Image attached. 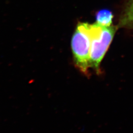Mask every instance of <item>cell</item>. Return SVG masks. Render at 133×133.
I'll use <instances>...</instances> for the list:
<instances>
[{
    "mask_svg": "<svg viewBox=\"0 0 133 133\" xmlns=\"http://www.w3.org/2000/svg\"><path fill=\"white\" fill-rule=\"evenodd\" d=\"M74 61L76 68L86 76H90V37L82 23L78 24L71 38Z\"/></svg>",
    "mask_w": 133,
    "mask_h": 133,
    "instance_id": "cell-2",
    "label": "cell"
},
{
    "mask_svg": "<svg viewBox=\"0 0 133 133\" xmlns=\"http://www.w3.org/2000/svg\"><path fill=\"white\" fill-rule=\"evenodd\" d=\"M119 27L133 29V0H130L120 18Z\"/></svg>",
    "mask_w": 133,
    "mask_h": 133,
    "instance_id": "cell-3",
    "label": "cell"
},
{
    "mask_svg": "<svg viewBox=\"0 0 133 133\" xmlns=\"http://www.w3.org/2000/svg\"><path fill=\"white\" fill-rule=\"evenodd\" d=\"M91 41L90 65L98 75L101 74V63L117 31L116 26H104L97 23H82Z\"/></svg>",
    "mask_w": 133,
    "mask_h": 133,
    "instance_id": "cell-1",
    "label": "cell"
},
{
    "mask_svg": "<svg viewBox=\"0 0 133 133\" xmlns=\"http://www.w3.org/2000/svg\"><path fill=\"white\" fill-rule=\"evenodd\" d=\"M96 18L97 23L104 26H110L112 22L113 14L109 10H101L97 13Z\"/></svg>",
    "mask_w": 133,
    "mask_h": 133,
    "instance_id": "cell-4",
    "label": "cell"
}]
</instances>
